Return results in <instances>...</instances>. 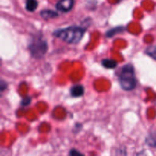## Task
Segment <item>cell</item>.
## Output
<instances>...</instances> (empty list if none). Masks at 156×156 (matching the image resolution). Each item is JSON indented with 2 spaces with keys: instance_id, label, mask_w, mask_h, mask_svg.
I'll use <instances>...</instances> for the list:
<instances>
[{
  "instance_id": "6da1fadb",
  "label": "cell",
  "mask_w": 156,
  "mask_h": 156,
  "mask_svg": "<svg viewBox=\"0 0 156 156\" xmlns=\"http://www.w3.org/2000/svg\"><path fill=\"white\" fill-rule=\"evenodd\" d=\"M85 30L80 26H69L53 32V36L68 44H78L83 37Z\"/></svg>"
},
{
  "instance_id": "7a4b0ae2",
  "label": "cell",
  "mask_w": 156,
  "mask_h": 156,
  "mask_svg": "<svg viewBox=\"0 0 156 156\" xmlns=\"http://www.w3.org/2000/svg\"><path fill=\"white\" fill-rule=\"evenodd\" d=\"M119 82L124 91H132L136 87L137 80L132 64H126L122 67L119 75Z\"/></svg>"
},
{
  "instance_id": "3957f363",
  "label": "cell",
  "mask_w": 156,
  "mask_h": 156,
  "mask_svg": "<svg viewBox=\"0 0 156 156\" xmlns=\"http://www.w3.org/2000/svg\"><path fill=\"white\" fill-rule=\"evenodd\" d=\"M30 53L34 58L41 59L46 54L48 49V44L45 40L40 36H35L30 40L28 45Z\"/></svg>"
},
{
  "instance_id": "277c9868",
  "label": "cell",
  "mask_w": 156,
  "mask_h": 156,
  "mask_svg": "<svg viewBox=\"0 0 156 156\" xmlns=\"http://www.w3.org/2000/svg\"><path fill=\"white\" fill-rule=\"evenodd\" d=\"M74 5V0H59L56 3V9L61 12H69Z\"/></svg>"
},
{
  "instance_id": "5b68a950",
  "label": "cell",
  "mask_w": 156,
  "mask_h": 156,
  "mask_svg": "<svg viewBox=\"0 0 156 156\" xmlns=\"http://www.w3.org/2000/svg\"><path fill=\"white\" fill-rule=\"evenodd\" d=\"M70 93H71V95L73 97H81L85 93V89H84V87L82 85H76L72 87L71 90H70Z\"/></svg>"
},
{
  "instance_id": "8992f818",
  "label": "cell",
  "mask_w": 156,
  "mask_h": 156,
  "mask_svg": "<svg viewBox=\"0 0 156 156\" xmlns=\"http://www.w3.org/2000/svg\"><path fill=\"white\" fill-rule=\"evenodd\" d=\"M41 16L44 19H49V18H53L55 17L58 16V13L55 11L53 10H48V9H46V10L41 11V13H40Z\"/></svg>"
},
{
  "instance_id": "52a82bcc",
  "label": "cell",
  "mask_w": 156,
  "mask_h": 156,
  "mask_svg": "<svg viewBox=\"0 0 156 156\" xmlns=\"http://www.w3.org/2000/svg\"><path fill=\"white\" fill-rule=\"evenodd\" d=\"M38 2L37 0H26L25 8L28 12H33L37 9Z\"/></svg>"
},
{
  "instance_id": "ba28073f",
  "label": "cell",
  "mask_w": 156,
  "mask_h": 156,
  "mask_svg": "<svg viewBox=\"0 0 156 156\" xmlns=\"http://www.w3.org/2000/svg\"><path fill=\"white\" fill-rule=\"evenodd\" d=\"M102 66L107 69H114L117 67V62L111 59H105L101 62Z\"/></svg>"
},
{
  "instance_id": "9c48e42d",
  "label": "cell",
  "mask_w": 156,
  "mask_h": 156,
  "mask_svg": "<svg viewBox=\"0 0 156 156\" xmlns=\"http://www.w3.org/2000/svg\"><path fill=\"white\" fill-rule=\"evenodd\" d=\"M146 143L150 147H156V133H151L146 139Z\"/></svg>"
},
{
  "instance_id": "30bf717a",
  "label": "cell",
  "mask_w": 156,
  "mask_h": 156,
  "mask_svg": "<svg viewBox=\"0 0 156 156\" xmlns=\"http://www.w3.org/2000/svg\"><path fill=\"white\" fill-rule=\"evenodd\" d=\"M146 53L148 56H149L152 59L156 60V45L148 47L146 50Z\"/></svg>"
},
{
  "instance_id": "8fae6325",
  "label": "cell",
  "mask_w": 156,
  "mask_h": 156,
  "mask_svg": "<svg viewBox=\"0 0 156 156\" xmlns=\"http://www.w3.org/2000/svg\"><path fill=\"white\" fill-rule=\"evenodd\" d=\"M123 29V27H117V28H114V29H111V30H109V31L107 33V37H113L114 35H115V34H117V33H120V32H121V30Z\"/></svg>"
},
{
  "instance_id": "7c38bea8",
  "label": "cell",
  "mask_w": 156,
  "mask_h": 156,
  "mask_svg": "<svg viewBox=\"0 0 156 156\" xmlns=\"http://www.w3.org/2000/svg\"><path fill=\"white\" fill-rule=\"evenodd\" d=\"M69 155L70 156H85L82 153V152H80L79 151H78L77 149H73L70 150Z\"/></svg>"
},
{
  "instance_id": "4fadbf2b",
  "label": "cell",
  "mask_w": 156,
  "mask_h": 156,
  "mask_svg": "<svg viewBox=\"0 0 156 156\" xmlns=\"http://www.w3.org/2000/svg\"><path fill=\"white\" fill-rule=\"evenodd\" d=\"M30 101H31V98H30V97H26L21 101V105H22L23 106H27V105H30Z\"/></svg>"
},
{
  "instance_id": "5bb4252c",
  "label": "cell",
  "mask_w": 156,
  "mask_h": 156,
  "mask_svg": "<svg viewBox=\"0 0 156 156\" xmlns=\"http://www.w3.org/2000/svg\"><path fill=\"white\" fill-rule=\"evenodd\" d=\"M6 87H7V84H6L5 82H4V81L2 80V82H1V88H0L1 91H4L5 88H6Z\"/></svg>"
}]
</instances>
